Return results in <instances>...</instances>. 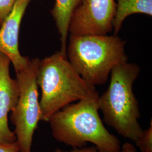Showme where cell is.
<instances>
[{
    "mask_svg": "<svg viewBox=\"0 0 152 152\" xmlns=\"http://www.w3.org/2000/svg\"><path fill=\"white\" fill-rule=\"evenodd\" d=\"M99 95L66 105L48 120L57 141L75 148L88 142L111 152L121 150L120 140L105 128L99 113Z\"/></svg>",
    "mask_w": 152,
    "mask_h": 152,
    "instance_id": "cell-1",
    "label": "cell"
},
{
    "mask_svg": "<svg viewBox=\"0 0 152 152\" xmlns=\"http://www.w3.org/2000/svg\"><path fill=\"white\" fill-rule=\"evenodd\" d=\"M37 84L41 90V121L45 122L68 105L99 95L95 87L78 73L66 54L60 51L40 60Z\"/></svg>",
    "mask_w": 152,
    "mask_h": 152,
    "instance_id": "cell-2",
    "label": "cell"
},
{
    "mask_svg": "<svg viewBox=\"0 0 152 152\" xmlns=\"http://www.w3.org/2000/svg\"><path fill=\"white\" fill-rule=\"evenodd\" d=\"M140 72L138 65L125 61L115 66L110 72L108 89L99 96L98 104L104 122L122 136L134 142L142 129L139 103L133 85Z\"/></svg>",
    "mask_w": 152,
    "mask_h": 152,
    "instance_id": "cell-3",
    "label": "cell"
},
{
    "mask_svg": "<svg viewBox=\"0 0 152 152\" xmlns=\"http://www.w3.org/2000/svg\"><path fill=\"white\" fill-rule=\"evenodd\" d=\"M66 56L78 73L94 86L102 85L115 66L128 61L126 42L118 35L69 34Z\"/></svg>",
    "mask_w": 152,
    "mask_h": 152,
    "instance_id": "cell-4",
    "label": "cell"
},
{
    "mask_svg": "<svg viewBox=\"0 0 152 152\" xmlns=\"http://www.w3.org/2000/svg\"><path fill=\"white\" fill-rule=\"evenodd\" d=\"M40 60L31 59L24 69L16 72L19 94L10 120L15 126L16 141L21 152H32L33 139L41 121L37 75Z\"/></svg>",
    "mask_w": 152,
    "mask_h": 152,
    "instance_id": "cell-5",
    "label": "cell"
},
{
    "mask_svg": "<svg viewBox=\"0 0 152 152\" xmlns=\"http://www.w3.org/2000/svg\"><path fill=\"white\" fill-rule=\"evenodd\" d=\"M115 0H82L74 12L69 34H108L113 31Z\"/></svg>",
    "mask_w": 152,
    "mask_h": 152,
    "instance_id": "cell-6",
    "label": "cell"
},
{
    "mask_svg": "<svg viewBox=\"0 0 152 152\" xmlns=\"http://www.w3.org/2000/svg\"><path fill=\"white\" fill-rule=\"evenodd\" d=\"M32 1L17 0L11 12L0 26V53L10 59L16 72L24 69L31 60L20 53L19 35L22 19Z\"/></svg>",
    "mask_w": 152,
    "mask_h": 152,
    "instance_id": "cell-7",
    "label": "cell"
},
{
    "mask_svg": "<svg viewBox=\"0 0 152 152\" xmlns=\"http://www.w3.org/2000/svg\"><path fill=\"white\" fill-rule=\"evenodd\" d=\"M10 63L5 55L0 53V142L16 141L15 134L9 126L8 116L16 105L19 89L16 79L10 76Z\"/></svg>",
    "mask_w": 152,
    "mask_h": 152,
    "instance_id": "cell-8",
    "label": "cell"
},
{
    "mask_svg": "<svg viewBox=\"0 0 152 152\" xmlns=\"http://www.w3.org/2000/svg\"><path fill=\"white\" fill-rule=\"evenodd\" d=\"M82 0H55L50 11L60 36V51L66 54L69 28L74 12Z\"/></svg>",
    "mask_w": 152,
    "mask_h": 152,
    "instance_id": "cell-9",
    "label": "cell"
},
{
    "mask_svg": "<svg viewBox=\"0 0 152 152\" xmlns=\"http://www.w3.org/2000/svg\"><path fill=\"white\" fill-rule=\"evenodd\" d=\"M116 10L112 22L113 34L118 35L125 19L132 14L152 15V0H115Z\"/></svg>",
    "mask_w": 152,
    "mask_h": 152,
    "instance_id": "cell-10",
    "label": "cell"
},
{
    "mask_svg": "<svg viewBox=\"0 0 152 152\" xmlns=\"http://www.w3.org/2000/svg\"><path fill=\"white\" fill-rule=\"evenodd\" d=\"M136 146L142 152H152V120L149 127L145 130H142L136 141Z\"/></svg>",
    "mask_w": 152,
    "mask_h": 152,
    "instance_id": "cell-11",
    "label": "cell"
},
{
    "mask_svg": "<svg viewBox=\"0 0 152 152\" xmlns=\"http://www.w3.org/2000/svg\"><path fill=\"white\" fill-rule=\"evenodd\" d=\"M17 0H0V26L10 14Z\"/></svg>",
    "mask_w": 152,
    "mask_h": 152,
    "instance_id": "cell-12",
    "label": "cell"
},
{
    "mask_svg": "<svg viewBox=\"0 0 152 152\" xmlns=\"http://www.w3.org/2000/svg\"><path fill=\"white\" fill-rule=\"evenodd\" d=\"M0 152H21L16 141L12 142H0Z\"/></svg>",
    "mask_w": 152,
    "mask_h": 152,
    "instance_id": "cell-13",
    "label": "cell"
},
{
    "mask_svg": "<svg viewBox=\"0 0 152 152\" xmlns=\"http://www.w3.org/2000/svg\"><path fill=\"white\" fill-rule=\"evenodd\" d=\"M69 152H114L109 151L108 150H105L102 148H99L98 147H82L81 148H75L73 149ZM117 152H121V151Z\"/></svg>",
    "mask_w": 152,
    "mask_h": 152,
    "instance_id": "cell-14",
    "label": "cell"
},
{
    "mask_svg": "<svg viewBox=\"0 0 152 152\" xmlns=\"http://www.w3.org/2000/svg\"><path fill=\"white\" fill-rule=\"evenodd\" d=\"M121 152H137L134 145L130 142H125L121 148Z\"/></svg>",
    "mask_w": 152,
    "mask_h": 152,
    "instance_id": "cell-15",
    "label": "cell"
},
{
    "mask_svg": "<svg viewBox=\"0 0 152 152\" xmlns=\"http://www.w3.org/2000/svg\"><path fill=\"white\" fill-rule=\"evenodd\" d=\"M54 152H65V151H62V150H61V149H56L55 151Z\"/></svg>",
    "mask_w": 152,
    "mask_h": 152,
    "instance_id": "cell-16",
    "label": "cell"
}]
</instances>
